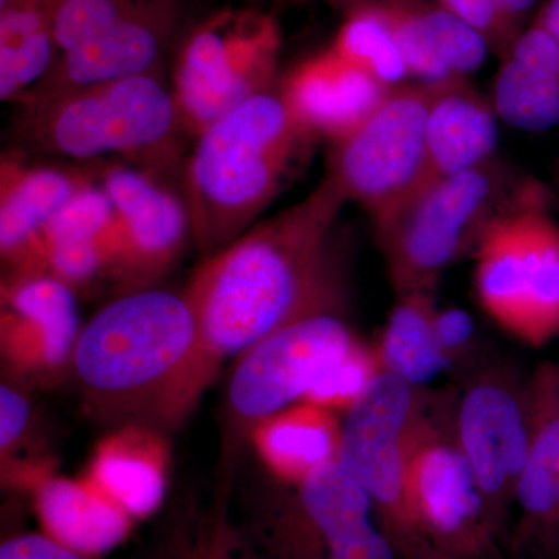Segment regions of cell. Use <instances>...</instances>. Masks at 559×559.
Listing matches in <instances>:
<instances>
[{"label": "cell", "instance_id": "6da1fadb", "mask_svg": "<svg viewBox=\"0 0 559 559\" xmlns=\"http://www.w3.org/2000/svg\"><path fill=\"white\" fill-rule=\"evenodd\" d=\"M347 202L323 178L304 200L202 260L183 290L198 323L190 412L226 359L294 320L342 310L337 221Z\"/></svg>", "mask_w": 559, "mask_h": 559}, {"label": "cell", "instance_id": "7a4b0ae2", "mask_svg": "<svg viewBox=\"0 0 559 559\" xmlns=\"http://www.w3.org/2000/svg\"><path fill=\"white\" fill-rule=\"evenodd\" d=\"M198 323L186 293L128 290L81 329L72 366L92 414L173 428L189 409Z\"/></svg>", "mask_w": 559, "mask_h": 559}, {"label": "cell", "instance_id": "3957f363", "mask_svg": "<svg viewBox=\"0 0 559 559\" xmlns=\"http://www.w3.org/2000/svg\"><path fill=\"white\" fill-rule=\"evenodd\" d=\"M194 140L182 197L194 245L205 260L253 226L314 138L277 87L227 110Z\"/></svg>", "mask_w": 559, "mask_h": 559}, {"label": "cell", "instance_id": "277c9868", "mask_svg": "<svg viewBox=\"0 0 559 559\" xmlns=\"http://www.w3.org/2000/svg\"><path fill=\"white\" fill-rule=\"evenodd\" d=\"M16 134L24 148L98 164L127 159L154 173L173 168L187 135L171 86L160 73L128 76L20 102Z\"/></svg>", "mask_w": 559, "mask_h": 559}, {"label": "cell", "instance_id": "5b68a950", "mask_svg": "<svg viewBox=\"0 0 559 559\" xmlns=\"http://www.w3.org/2000/svg\"><path fill=\"white\" fill-rule=\"evenodd\" d=\"M525 180L495 157L451 178L432 180L374 226L396 293L432 294L441 274L476 249L489 223Z\"/></svg>", "mask_w": 559, "mask_h": 559}, {"label": "cell", "instance_id": "8992f818", "mask_svg": "<svg viewBox=\"0 0 559 559\" xmlns=\"http://www.w3.org/2000/svg\"><path fill=\"white\" fill-rule=\"evenodd\" d=\"M474 257L477 297L489 318L533 345L559 333V227L543 186L525 180Z\"/></svg>", "mask_w": 559, "mask_h": 559}, {"label": "cell", "instance_id": "52a82bcc", "mask_svg": "<svg viewBox=\"0 0 559 559\" xmlns=\"http://www.w3.org/2000/svg\"><path fill=\"white\" fill-rule=\"evenodd\" d=\"M282 484L246 524L267 558L400 559L373 500L337 460Z\"/></svg>", "mask_w": 559, "mask_h": 559}, {"label": "cell", "instance_id": "ba28073f", "mask_svg": "<svg viewBox=\"0 0 559 559\" xmlns=\"http://www.w3.org/2000/svg\"><path fill=\"white\" fill-rule=\"evenodd\" d=\"M359 342L342 311H320L294 320L241 353L224 403L227 468L266 419L307 400L320 378Z\"/></svg>", "mask_w": 559, "mask_h": 559}, {"label": "cell", "instance_id": "9c48e42d", "mask_svg": "<svg viewBox=\"0 0 559 559\" xmlns=\"http://www.w3.org/2000/svg\"><path fill=\"white\" fill-rule=\"evenodd\" d=\"M282 32L271 14L226 10L198 25L183 40L171 91L180 121L197 139L240 103L275 90Z\"/></svg>", "mask_w": 559, "mask_h": 559}, {"label": "cell", "instance_id": "30bf717a", "mask_svg": "<svg viewBox=\"0 0 559 559\" xmlns=\"http://www.w3.org/2000/svg\"><path fill=\"white\" fill-rule=\"evenodd\" d=\"M432 91L395 87L359 130L334 145L329 178L378 226L428 186L426 121Z\"/></svg>", "mask_w": 559, "mask_h": 559}, {"label": "cell", "instance_id": "8fae6325", "mask_svg": "<svg viewBox=\"0 0 559 559\" xmlns=\"http://www.w3.org/2000/svg\"><path fill=\"white\" fill-rule=\"evenodd\" d=\"M428 409L425 389L380 370L344 412L336 460L366 489L388 530H412L407 466Z\"/></svg>", "mask_w": 559, "mask_h": 559}, {"label": "cell", "instance_id": "7c38bea8", "mask_svg": "<svg viewBox=\"0 0 559 559\" xmlns=\"http://www.w3.org/2000/svg\"><path fill=\"white\" fill-rule=\"evenodd\" d=\"M407 506L412 532L441 549L498 558L500 532L460 448L452 417L439 421L426 412L419 423L407 466Z\"/></svg>", "mask_w": 559, "mask_h": 559}, {"label": "cell", "instance_id": "4fadbf2b", "mask_svg": "<svg viewBox=\"0 0 559 559\" xmlns=\"http://www.w3.org/2000/svg\"><path fill=\"white\" fill-rule=\"evenodd\" d=\"M454 432L496 527L514 507L530 448L527 384L503 367L474 374L452 412Z\"/></svg>", "mask_w": 559, "mask_h": 559}, {"label": "cell", "instance_id": "5bb4252c", "mask_svg": "<svg viewBox=\"0 0 559 559\" xmlns=\"http://www.w3.org/2000/svg\"><path fill=\"white\" fill-rule=\"evenodd\" d=\"M95 176L116 212L112 275L128 290L148 288L193 240L189 207L154 173L123 162L94 164Z\"/></svg>", "mask_w": 559, "mask_h": 559}, {"label": "cell", "instance_id": "9a60e30c", "mask_svg": "<svg viewBox=\"0 0 559 559\" xmlns=\"http://www.w3.org/2000/svg\"><path fill=\"white\" fill-rule=\"evenodd\" d=\"M178 17L179 0H151L97 38L61 53L28 94H53L159 72Z\"/></svg>", "mask_w": 559, "mask_h": 559}, {"label": "cell", "instance_id": "2e32d148", "mask_svg": "<svg viewBox=\"0 0 559 559\" xmlns=\"http://www.w3.org/2000/svg\"><path fill=\"white\" fill-rule=\"evenodd\" d=\"M389 87L331 47L301 61L278 81V92L314 139L344 142L377 112Z\"/></svg>", "mask_w": 559, "mask_h": 559}, {"label": "cell", "instance_id": "e0dca14e", "mask_svg": "<svg viewBox=\"0 0 559 559\" xmlns=\"http://www.w3.org/2000/svg\"><path fill=\"white\" fill-rule=\"evenodd\" d=\"M75 290L46 274L9 275L2 285V337L25 369L72 362L81 333Z\"/></svg>", "mask_w": 559, "mask_h": 559}, {"label": "cell", "instance_id": "ac0fdd59", "mask_svg": "<svg viewBox=\"0 0 559 559\" xmlns=\"http://www.w3.org/2000/svg\"><path fill=\"white\" fill-rule=\"evenodd\" d=\"M388 24L409 76L425 86L468 79L487 60L488 43L465 22L426 0H366Z\"/></svg>", "mask_w": 559, "mask_h": 559}, {"label": "cell", "instance_id": "d6986e66", "mask_svg": "<svg viewBox=\"0 0 559 559\" xmlns=\"http://www.w3.org/2000/svg\"><path fill=\"white\" fill-rule=\"evenodd\" d=\"M530 448L518 481L516 544L559 543V369L543 364L527 382Z\"/></svg>", "mask_w": 559, "mask_h": 559}, {"label": "cell", "instance_id": "ffe728a7", "mask_svg": "<svg viewBox=\"0 0 559 559\" xmlns=\"http://www.w3.org/2000/svg\"><path fill=\"white\" fill-rule=\"evenodd\" d=\"M95 180L94 164L81 167L38 164L27 151L0 160V253L11 266L28 242L79 191Z\"/></svg>", "mask_w": 559, "mask_h": 559}, {"label": "cell", "instance_id": "44dd1931", "mask_svg": "<svg viewBox=\"0 0 559 559\" xmlns=\"http://www.w3.org/2000/svg\"><path fill=\"white\" fill-rule=\"evenodd\" d=\"M498 119L524 131L559 124V40L533 24L503 57L492 90Z\"/></svg>", "mask_w": 559, "mask_h": 559}, {"label": "cell", "instance_id": "7402d4cb", "mask_svg": "<svg viewBox=\"0 0 559 559\" xmlns=\"http://www.w3.org/2000/svg\"><path fill=\"white\" fill-rule=\"evenodd\" d=\"M429 87L428 183L495 159L499 132L492 103L471 90L466 80Z\"/></svg>", "mask_w": 559, "mask_h": 559}, {"label": "cell", "instance_id": "603a6c76", "mask_svg": "<svg viewBox=\"0 0 559 559\" xmlns=\"http://www.w3.org/2000/svg\"><path fill=\"white\" fill-rule=\"evenodd\" d=\"M38 511L47 535L84 557L119 546L131 528V518L95 485L49 479L38 489Z\"/></svg>", "mask_w": 559, "mask_h": 559}, {"label": "cell", "instance_id": "cb8c5ba5", "mask_svg": "<svg viewBox=\"0 0 559 559\" xmlns=\"http://www.w3.org/2000/svg\"><path fill=\"white\" fill-rule=\"evenodd\" d=\"M341 425L326 407L301 401L263 423L253 433L257 450L280 481L299 484L336 460Z\"/></svg>", "mask_w": 559, "mask_h": 559}, {"label": "cell", "instance_id": "d4e9b609", "mask_svg": "<svg viewBox=\"0 0 559 559\" xmlns=\"http://www.w3.org/2000/svg\"><path fill=\"white\" fill-rule=\"evenodd\" d=\"M60 0H31L0 9V98L20 102L53 68L60 50L55 13Z\"/></svg>", "mask_w": 559, "mask_h": 559}, {"label": "cell", "instance_id": "484cf974", "mask_svg": "<svg viewBox=\"0 0 559 559\" xmlns=\"http://www.w3.org/2000/svg\"><path fill=\"white\" fill-rule=\"evenodd\" d=\"M432 294L400 296L382 330L377 355L381 369L425 389L452 367L433 331Z\"/></svg>", "mask_w": 559, "mask_h": 559}, {"label": "cell", "instance_id": "4316f807", "mask_svg": "<svg viewBox=\"0 0 559 559\" xmlns=\"http://www.w3.org/2000/svg\"><path fill=\"white\" fill-rule=\"evenodd\" d=\"M227 499L224 488L207 506L189 503L176 511L154 559H270L248 527L231 520Z\"/></svg>", "mask_w": 559, "mask_h": 559}, {"label": "cell", "instance_id": "83f0119b", "mask_svg": "<svg viewBox=\"0 0 559 559\" xmlns=\"http://www.w3.org/2000/svg\"><path fill=\"white\" fill-rule=\"evenodd\" d=\"M92 485L131 520L159 509L167 492L164 466L156 452L143 450L131 439L109 441L102 448L92 465Z\"/></svg>", "mask_w": 559, "mask_h": 559}, {"label": "cell", "instance_id": "f1b7e54d", "mask_svg": "<svg viewBox=\"0 0 559 559\" xmlns=\"http://www.w3.org/2000/svg\"><path fill=\"white\" fill-rule=\"evenodd\" d=\"M90 240L109 242L114 248V259H116V212H114L108 194L98 183L97 176H95L94 182L79 191L35 235V238L21 253L20 259L9 266L10 275L27 271L40 253L51 246Z\"/></svg>", "mask_w": 559, "mask_h": 559}, {"label": "cell", "instance_id": "f546056e", "mask_svg": "<svg viewBox=\"0 0 559 559\" xmlns=\"http://www.w3.org/2000/svg\"><path fill=\"white\" fill-rule=\"evenodd\" d=\"M330 47L389 90L403 86L404 80L409 79L392 32L366 0L352 7Z\"/></svg>", "mask_w": 559, "mask_h": 559}, {"label": "cell", "instance_id": "4dcf8cb0", "mask_svg": "<svg viewBox=\"0 0 559 559\" xmlns=\"http://www.w3.org/2000/svg\"><path fill=\"white\" fill-rule=\"evenodd\" d=\"M151 0H60L53 28L61 53L108 32Z\"/></svg>", "mask_w": 559, "mask_h": 559}, {"label": "cell", "instance_id": "1f68e13d", "mask_svg": "<svg viewBox=\"0 0 559 559\" xmlns=\"http://www.w3.org/2000/svg\"><path fill=\"white\" fill-rule=\"evenodd\" d=\"M380 370L377 352L359 342L329 373L320 378L305 401L333 412H345L366 392Z\"/></svg>", "mask_w": 559, "mask_h": 559}, {"label": "cell", "instance_id": "d6a6232c", "mask_svg": "<svg viewBox=\"0 0 559 559\" xmlns=\"http://www.w3.org/2000/svg\"><path fill=\"white\" fill-rule=\"evenodd\" d=\"M436 2L484 36L489 47L500 51L503 57L509 53L516 36L503 22L499 0H436Z\"/></svg>", "mask_w": 559, "mask_h": 559}, {"label": "cell", "instance_id": "836d02e7", "mask_svg": "<svg viewBox=\"0 0 559 559\" xmlns=\"http://www.w3.org/2000/svg\"><path fill=\"white\" fill-rule=\"evenodd\" d=\"M0 559H90L50 535L20 533L0 544Z\"/></svg>", "mask_w": 559, "mask_h": 559}, {"label": "cell", "instance_id": "e575fe53", "mask_svg": "<svg viewBox=\"0 0 559 559\" xmlns=\"http://www.w3.org/2000/svg\"><path fill=\"white\" fill-rule=\"evenodd\" d=\"M31 404L13 385L0 388V450L2 455L13 451L31 423Z\"/></svg>", "mask_w": 559, "mask_h": 559}, {"label": "cell", "instance_id": "d590c367", "mask_svg": "<svg viewBox=\"0 0 559 559\" xmlns=\"http://www.w3.org/2000/svg\"><path fill=\"white\" fill-rule=\"evenodd\" d=\"M433 331L440 348L455 362L465 353L474 337V322L468 312L460 308H437L433 314Z\"/></svg>", "mask_w": 559, "mask_h": 559}, {"label": "cell", "instance_id": "8d00e7d4", "mask_svg": "<svg viewBox=\"0 0 559 559\" xmlns=\"http://www.w3.org/2000/svg\"><path fill=\"white\" fill-rule=\"evenodd\" d=\"M400 559H498V558H474L465 555L452 554L450 550L441 549L430 543L425 536L412 530H389Z\"/></svg>", "mask_w": 559, "mask_h": 559}, {"label": "cell", "instance_id": "74e56055", "mask_svg": "<svg viewBox=\"0 0 559 559\" xmlns=\"http://www.w3.org/2000/svg\"><path fill=\"white\" fill-rule=\"evenodd\" d=\"M535 3V0H499L500 13H502L503 22H506L509 31L514 36H520L516 33L518 21L521 20L522 14Z\"/></svg>", "mask_w": 559, "mask_h": 559}, {"label": "cell", "instance_id": "f35d334b", "mask_svg": "<svg viewBox=\"0 0 559 559\" xmlns=\"http://www.w3.org/2000/svg\"><path fill=\"white\" fill-rule=\"evenodd\" d=\"M535 24L546 28L559 40V0H547L540 9Z\"/></svg>", "mask_w": 559, "mask_h": 559}, {"label": "cell", "instance_id": "ab89813d", "mask_svg": "<svg viewBox=\"0 0 559 559\" xmlns=\"http://www.w3.org/2000/svg\"><path fill=\"white\" fill-rule=\"evenodd\" d=\"M22 2H31V0H0V9H5V7L16 5V3Z\"/></svg>", "mask_w": 559, "mask_h": 559}, {"label": "cell", "instance_id": "60d3db41", "mask_svg": "<svg viewBox=\"0 0 559 559\" xmlns=\"http://www.w3.org/2000/svg\"><path fill=\"white\" fill-rule=\"evenodd\" d=\"M326 2H333V3H337V2H353V5H355V3L359 2V0H326Z\"/></svg>", "mask_w": 559, "mask_h": 559}, {"label": "cell", "instance_id": "b9f144b4", "mask_svg": "<svg viewBox=\"0 0 559 559\" xmlns=\"http://www.w3.org/2000/svg\"><path fill=\"white\" fill-rule=\"evenodd\" d=\"M558 369H559V364H558Z\"/></svg>", "mask_w": 559, "mask_h": 559}]
</instances>
